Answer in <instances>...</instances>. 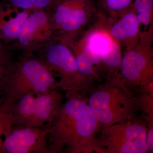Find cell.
I'll return each instance as SVG.
<instances>
[{
    "label": "cell",
    "mask_w": 153,
    "mask_h": 153,
    "mask_svg": "<svg viewBox=\"0 0 153 153\" xmlns=\"http://www.w3.org/2000/svg\"><path fill=\"white\" fill-rule=\"evenodd\" d=\"M84 96L77 91H66L65 101L49 123V153H71L77 145L95 137L101 126Z\"/></svg>",
    "instance_id": "6da1fadb"
},
{
    "label": "cell",
    "mask_w": 153,
    "mask_h": 153,
    "mask_svg": "<svg viewBox=\"0 0 153 153\" xmlns=\"http://www.w3.org/2000/svg\"><path fill=\"white\" fill-rule=\"evenodd\" d=\"M53 90L60 89L46 65L38 58L25 57L10 67L0 92V105L10 110L22 96Z\"/></svg>",
    "instance_id": "7a4b0ae2"
},
{
    "label": "cell",
    "mask_w": 153,
    "mask_h": 153,
    "mask_svg": "<svg viewBox=\"0 0 153 153\" xmlns=\"http://www.w3.org/2000/svg\"><path fill=\"white\" fill-rule=\"evenodd\" d=\"M87 102L102 128L131 119L138 109L137 97L118 75L97 86Z\"/></svg>",
    "instance_id": "3957f363"
},
{
    "label": "cell",
    "mask_w": 153,
    "mask_h": 153,
    "mask_svg": "<svg viewBox=\"0 0 153 153\" xmlns=\"http://www.w3.org/2000/svg\"><path fill=\"white\" fill-rule=\"evenodd\" d=\"M153 25L142 31L136 46L123 54L118 76L132 91L153 83Z\"/></svg>",
    "instance_id": "277c9868"
},
{
    "label": "cell",
    "mask_w": 153,
    "mask_h": 153,
    "mask_svg": "<svg viewBox=\"0 0 153 153\" xmlns=\"http://www.w3.org/2000/svg\"><path fill=\"white\" fill-rule=\"evenodd\" d=\"M57 80L60 90L73 91L85 94L91 82L79 73L74 54L62 41L50 45L38 58Z\"/></svg>",
    "instance_id": "5b68a950"
},
{
    "label": "cell",
    "mask_w": 153,
    "mask_h": 153,
    "mask_svg": "<svg viewBox=\"0 0 153 153\" xmlns=\"http://www.w3.org/2000/svg\"><path fill=\"white\" fill-rule=\"evenodd\" d=\"M148 128L144 122L133 117L103 127L99 141L106 153H147Z\"/></svg>",
    "instance_id": "8992f818"
},
{
    "label": "cell",
    "mask_w": 153,
    "mask_h": 153,
    "mask_svg": "<svg viewBox=\"0 0 153 153\" xmlns=\"http://www.w3.org/2000/svg\"><path fill=\"white\" fill-rule=\"evenodd\" d=\"M49 123L38 127L14 126L4 140L1 153H49Z\"/></svg>",
    "instance_id": "52a82bcc"
},
{
    "label": "cell",
    "mask_w": 153,
    "mask_h": 153,
    "mask_svg": "<svg viewBox=\"0 0 153 153\" xmlns=\"http://www.w3.org/2000/svg\"><path fill=\"white\" fill-rule=\"evenodd\" d=\"M97 11L94 0H67L65 20L58 30L62 34L60 41L66 44L74 41L90 25Z\"/></svg>",
    "instance_id": "ba28073f"
},
{
    "label": "cell",
    "mask_w": 153,
    "mask_h": 153,
    "mask_svg": "<svg viewBox=\"0 0 153 153\" xmlns=\"http://www.w3.org/2000/svg\"><path fill=\"white\" fill-rule=\"evenodd\" d=\"M105 26L110 35L120 46L123 54L132 49L140 41L141 26L132 5L116 16L106 17Z\"/></svg>",
    "instance_id": "9c48e42d"
},
{
    "label": "cell",
    "mask_w": 153,
    "mask_h": 153,
    "mask_svg": "<svg viewBox=\"0 0 153 153\" xmlns=\"http://www.w3.org/2000/svg\"><path fill=\"white\" fill-rule=\"evenodd\" d=\"M68 45L74 54L79 73L91 82L100 81L105 72L100 57L82 34L77 41Z\"/></svg>",
    "instance_id": "30bf717a"
},
{
    "label": "cell",
    "mask_w": 153,
    "mask_h": 153,
    "mask_svg": "<svg viewBox=\"0 0 153 153\" xmlns=\"http://www.w3.org/2000/svg\"><path fill=\"white\" fill-rule=\"evenodd\" d=\"M53 28L52 22L44 10L31 11L22 25L17 39L23 47H31L48 40Z\"/></svg>",
    "instance_id": "8fae6325"
},
{
    "label": "cell",
    "mask_w": 153,
    "mask_h": 153,
    "mask_svg": "<svg viewBox=\"0 0 153 153\" xmlns=\"http://www.w3.org/2000/svg\"><path fill=\"white\" fill-rule=\"evenodd\" d=\"M60 91L51 90L37 94L33 114L26 126H43L52 121L65 99Z\"/></svg>",
    "instance_id": "7c38bea8"
},
{
    "label": "cell",
    "mask_w": 153,
    "mask_h": 153,
    "mask_svg": "<svg viewBox=\"0 0 153 153\" xmlns=\"http://www.w3.org/2000/svg\"><path fill=\"white\" fill-rule=\"evenodd\" d=\"M31 11L12 5L0 8V39H18L22 25Z\"/></svg>",
    "instance_id": "4fadbf2b"
},
{
    "label": "cell",
    "mask_w": 153,
    "mask_h": 153,
    "mask_svg": "<svg viewBox=\"0 0 153 153\" xmlns=\"http://www.w3.org/2000/svg\"><path fill=\"white\" fill-rule=\"evenodd\" d=\"M37 94L29 93L22 96L11 107L10 111L14 126H26L33 114Z\"/></svg>",
    "instance_id": "5bb4252c"
},
{
    "label": "cell",
    "mask_w": 153,
    "mask_h": 153,
    "mask_svg": "<svg viewBox=\"0 0 153 153\" xmlns=\"http://www.w3.org/2000/svg\"><path fill=\"white\" fill-rule=\"evenodd\" d=\"M134 0H97V11L107 18L117 16L131 6Z\"/></svg>",
    "instance_id": "9a60e30c"
},
{
    "label": "cell",
    "mask_w": 153,
    "mask_h": 153,
    "mask_svg": "<svg viewBox=\"0 0 153 153\" xmlns=\"http://www.w3.org/2000/svg\"><path fill=\"white\" fill-rule=\"evenodd\" d=\"M132 5L144 30L153 25V0H134Z\"/></svg>",
    "instance_id": "2e32d148"
},
{
    "label": "cell",
    "mask_w": 153,
    "mask_h": 153,
    "mask_svg": "<svg viewBox=\"0 0 153 153\" xmlns=\"http://www.w3.org/2000/svg\"><path fill=\"white\" fill-rule=\"evenodd\" d=\"M56 0H9L11 5L26 10H44Z\"/></svg>",
    "instance_id": "e0dca14e"
},
{
    "label": "cell",
    "mask_w": 153,
    "mask_h": 153,
    "mask_svg": "<svg viewBox=\"0 0 153 153\" xmlns=\"http://www.w3.org/2000/svg\"><path fill=\"white\" fill-rule=\"evenodd\" d=\"M13 126V117L10 111L0 106V153L4 140Z\"/></svg>",
    "instance_id": "ac0fdd59"
},
{
    "label": "cell",
    "mask_w": 153,
    "mask_h": 153,
    "mask_svg": "<svg viewBox=\"0 0 153 153\" xmlns=\"http://www.w3.org/2000/svg\"><path fill=\"white\" fill-rule=\"evenodd\" d=\"M13 63L10 57L5 52L0 53V92L9 69Z\"/></svg>",
    "instance_id": "d6986e66"
},
{
    "label": "cell",
    "mask_w": 153,
    "mask_h": 153,
    "mask_svg": "<svg viewBox=\"0 0 153 153\" xmlns=\"http://www.w3.org/2000/svg\"><path fill=\"white\" fill-rule=\"evenodd\" d=\"M148 131L147 133L146 143L148 152H153V128L152 122L149 123L148 125Z\"/></svg>",
    "instance_id": "ffe728a7"
},
{
    "label": "cell",
    "mask_w": 153,
    "mask_h": 153,
    "mask_svg": "<svg viewBox=\"0 0 153 153\" xmlns=\"http://www.w3.org/2000/svg\"><path fill=\"white\" fill-rule=\"evenodd\" d=\"M4 52V49H3V46H2L1 44L0 43V53Z\"/></svg>",
    "instance_id": "44dd1931"
}]
</instances>
